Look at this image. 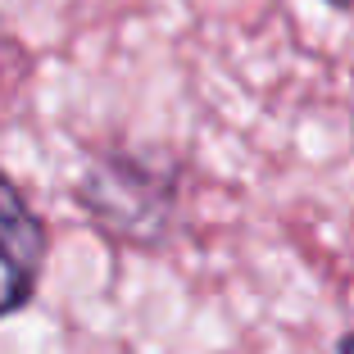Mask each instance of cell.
I'll list each match as a JSON object with an SVG mask.
<instances>
[{
	"label": "cell",
	"instance_id": "obj_1",
	"mask_svg": "<svg viewBox=\"0 0 354 354\" xmlns=\"http://www.w3.org/2000/svg\"><path fill=\"white\" fill-rule=\"evenodd\" d=\"M46 263V227L19 196L10 177L0 173V318L19 313L32 300Z\"/></svg>",
	"mask_w": 354,
	"mask_h": 354
},
{
	"label": "cell",
	"instance_id": "obj_2",
	"mask_svg": "<svg viewBox=\"0 0 354 354\" xmlns=\"http://www.w3.org/2000/svg\"><path fill=\"white\" fill-rule=\"evenodd\" d=\"M341 354H354V336H341Z\"/></svg>",
	"mask_w": 354,
	"mask_h": 354
},
{
	"label": "cell",
	"instance_id": "obj_3",
	"mask_svg": "<svg viewBox=\"0 0 354 354\" xmlns=\"http://www.w3.org/2000/svg\"><path fill=\"white\" fill-rule=\"evenodd\" d=\"M332 5H336V10H345V5H350V0H332Z\"/></svg>",
	"mask_w": 354,
	"mask_h": 354
}]
</instances>
